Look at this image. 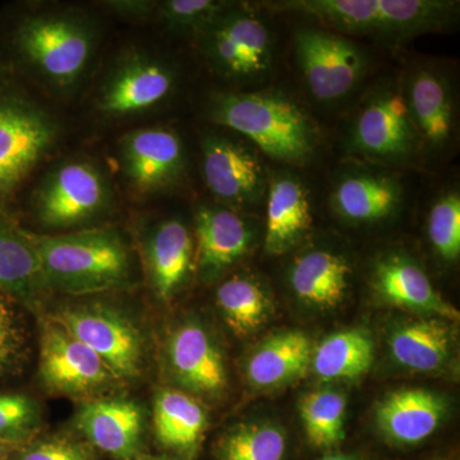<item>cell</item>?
<instances>
[{
    "instance_id": "6da1fadb",
    "label": "cell",
    "mask_w": 460,
    "mask_h": 460,
    "mask_svg": "<svg viewBox=\"0 0 460 460\" xmlns=\"http://www.w3.org/2000/svg\"><path fill=\"white\" fill-rule=\"evenodd\" d=\"M205 111L210 122L238 133L275 162L301 166L319 154V127L281 91H219L208 96Z\"/></svg>"
},
{
    "instance_id": "7a4b0ae2",
    "label": "cell",
    "mask_w": 460,
    "mask_h": 460,
    "mask_svg": "<svg viewBox=\"0 0 460 460\" xmlns=\"http://www.w3.org/2000/svg\"><path fill=\"white\" fill-rule=\"evenodd\" d=\"M263 8L314 18L332 31L398 45L456 25L453 0H283Z\"/></svg>"
},
{
    "instance_id": "3957f363",
    "label": "cell",
    "mask_w": 460,
    "mask_h": 460,
    "mask_svg": "<svg viewBox=\"0 0 460 460\" xmlns=\"http://www.w3.org/2000/svg\"><path fill=\"white\" fill-rule=\"evenodd\" d=\"M31 239L48 292L98 295L123 289L135 280L131 248L114 226L66 234L31 233Z\"/></svg>"
},
{
    "instance_id": "277c9868",
    "label": "cell",
    "mask_w": 460,
    "mask_h": 460,
    "mask_svg": "<svg viewBox=\"0 0 460 460\" xmlns=\"http://www.w3.org/2000/svg\"><path fill=\"white\" fill-rule=\"evenodd\" d=\"M193 39L206 66L226 83L256 86L266 83L277 66L271 18L250 3L230 2Z\"/></svg>"
},
{
    "instance_id": "5b68a950",
    "label": "cell",
    "mask_w": 460,
    "mask_h": 460,
    "mask_svg": "<svg viewBox=\"0 0 460 460\" xmlns=\"http://www.w3.org/2000/svg\"><path fill=\"white\" fill-rule=\"evenodd\" d=\"M344 150L353 159L395 171L423 164L401 77L378 78L363 93L348 120Z\"/></svg>"
},
{
    "instance_id": "8992f818",
    "label": "cell",
    "mask_w": 460,
    "mask_h": 460,
    "mask_svg": "<svg viewBox=\"0 0 460 460\" xmlns=\"http://www.w3.org/2000/svg\"><path fill=\"white\" fill-rule=\"evenodd\" d=\"M14 44L27 66L51 89H74L95 57L99 31L75 11H41L21 21Z\"/></svg>"
},
{
    "instance_id": "52a82bcc",
    "label": "cell",
    "mask_w": 460,
    "mask_h": 460,
    "mask_svg": "<svg viewBox=\"0 0 460 460\" xmlns=\"http://www.w3.org/2000/svg\"><path fill=\"white\" fill-rule=\"evenodd\" d=\"M299 77L323 105L344 102L365 83L371 57L356 39L325 27H302L293 38Z\"/></svg>"
},
{
    "instance_id": "ba28073f",
    "label": "cell",
    "mask_w": 460,
    "mask_h": 460,
    "mask_svg": "<svg viewBox=\"0 0 460 460\" xmlns=\"http://www.w3.org/2000/svg\"><path fill=\"white\" fill-rule=\"evenodd\" d=\"M401 84L423 163L445 159L458 137V102L452 74L441 63L420 59L408 66Z\"/></svg>"
},
{
    "instance_id": "9c48e42d",
    "label": "cell",
    "mask_w": 460,
    "mask_h": 460,
    "mask_svg": "<svg viewBox=\"0 0 460 460\" xmlns=\"http://www.w3.org/2000/svg\"><path fill=\"white\" fill-rule=\"evenodd\" d=\"M53 321L98 354L122 383L142 374L144 335L135 321L117 305L107 302L69 305Z\"/></svg>"
},
{
    "instance_id": "30bf717a",
    "label": "cell",
    "mask_w": 460,
    "mask_h": 460,
    "mask_svg": "<svg viewBox=\"0 0 460 460\" xmlns=\"http://www.w3.org/2000/svg\"><path fill=\"white\" fill-rule=\"evenodd\" d=\"M113 192L104 172L89 160L60 163L36 189L33 204L47 228L68 229L98 219L111 208Z\"/></svg>"
},
{
    "instance_id": "8fae6325",
    "label": "cell",
    "mask_w": 460,
    "mask_h": 460,
    "mask_svg": "<svg viewBox=\"0 0 460 460\" xmlns=\"http://www.w3.org/2000/svg\"><path fill=\"white\" fill-rule=\"evenodd\" d=\"M330 210L341 222L374 226L395 219L408 201L404 177L395 169L353 159L341 166L330 187Z\"/></svg>"
},
{
    "instance_id": "7c38bea8",
    "label": "cell",
    "mask_w": 460,
    "mask_h": 460,
    "mask_svg": "<svg viewBox=\"0 0 460 460\" xmlns=\"http://www.w3.org/2000/svg\"><path fill=\"white\" fill-rule=\"evenodd\" d=\"M59 136L56 118L40 105L0 96V196L8 195L50 153Z\"/></svg>"
},
{
    "instance_id": "4fadbf2b",
    "label": "cell",
    "mask_w": 460,
    "mask_h": 460,
    "mask_svg": "<svg viewBox=\"0 0 460 460\" xmlns=\"http://www.w3.org/2000/svg\"><path fill=\"white\" fill-rule=\"evenodd\" d=\"M201 164L206 186L220 204L241 211L266 201L270 174L261 153L250 142L206 133Z\"/></svg>"
},
{
    "instance_id": "5bb4252c",
    "label": "cell",
    "mask_w": 460,
    "mask_h": 460,
    "mask_svg": "<svg viewBox=\"0 0 460 460\" xmlns=\"http://www.w3.org/2000/svg\"><path fill=\"white\" fill-rule=\"evenodd\" d=\"M39 376L51 393L86 401L122 383L98 354L54 321L41 332Z\"/></svg>"
},
{
    "instance_id": "9a60e30c",
    "label": "cell",
    "mask_w": 460,
    "mask_h": 460,
    "mask_svg": "<svg viewBox=\"0 0 460 460\" xmlns=\"http://www.w3.org/2000/svg\"><path fill=\"white\" fill-rule=\"evenodd\" d=\"M174 66L145 51H129L117 60L96 93V109L119 118L153 111L177 89Z\"/></svg>"
},
{
    "instance_id": "2e32d148",
    "label": "cell",
    "mask_w": 460,
    "mask_h": 460,
    "mask_svg": "<svg viewBox=\"0 0 460 460\" xmlns=\"http://www.w3.org/2000/svg\"><path fill=\"white\" fill-rule=\"evenodd\" d=\"M120 166L127 183L140 195H156L177 186L186 172L183 141L166 127L127 133L120 140Z\"/></svg>"
},
{
    "instance_id": "e0dca14e",
    "label": "cell",
    "mask_w": 460,
    "mask_h": 460,
    "mask_svg": "<svg viewBox=\"0 0 460 460\" xmlns=\"http://www.w3.org/2000/svg\"><path fill=\"white\" fill-rule=\"evenodd\" d=\"M196 269L206 281L222 277L250 252L255 228L241 211L222 204L199 205L195 213Z\"/></svg>"
},
{
    "instance_id": "ac0fdd59",
    "label": "cell",
    "mask_w": 460,
    "mask_h": 460,
    "mask_svg": "<svg viewBox=\"0 0 460 460\" xmlns=\"http://www.w3.org/2000/svg\"><path fill=\"white\" fill-rule=\"evenodd\" d=\"M75 429L96 450L115 460L141 459L144 450V413L126 398H95L78 408Z\"/></svg>"
},
{
    "instance_id": "d6986e66",
    "label": "cell",
    "mask_w": 460,
    "mask_h": 460,
    "mask_svg": "<svg viewBox=\"0 0 460 460\" xmlns=\"http://www.w3.org/2000/svg\"><path fill=\"white\" fill-rule=\"evenodd\" d=\"M166 359L172 377L184 389L204 395H217L226 389L222 352L199 323H183L172 332Z\"/></svg>"
},
{
    "instance_id": "ffe728a7",
    "label": "cell",
    "mask_w": 460,
    "mask_h": 460,
    "mask_svg": "<svg viewBox=\"0 0 460 460\" xmlns=\"http://www.w3.org/2000/svg\"><path fill=\"white\" fill-rule=\"evenodd\" d=\"M371 283L374 292L387 304L435 314L443 320L459 319L458 310L441 298L425 270L404 252L395 251L375 261Z\"/></svg>"
},
{
    "instance_id": "44dd1931",
    "label": "cell",
    "mask_w": 460,
    "mask_h": 460,
    "mask_svg": "<svg viewBox=\"0 0 460 460\" xmlns=\"http://www.w3.org/2000/svg\"><path fill=\"white\" fill-rule=\"evenodd\" d=\"M265 204V250L270 255H283L296 247L313 226L310 190L295 172H278L269 178Z\"/></svg>"
},
{
    "instance_id": "7402d4cb",
    "label": "cell",
    "mask_w": 460,
    "mask_h": 460,
    "mask_svg": "<svg viewBox=\"0 0 460 460\" xmlns=\"http://www.w3.org/2000/svg\"><path fill=\"white\" fill-rule=\"evenodd\" d=\"M144 253L151 287L163 301L177 295L196 269L192 234L178 217L163 220L150 230Z\"/></svg>"
},
{
    "instance_id": "603a6c76",
    "label": "cell",
    "mask_w": 460,
    "mask_h": 460,
    "mask_svg": "<svg viewBox=\"0 0 460 460\" xmlns=\"http://www.w3.org/2000/svg\"><path fill=\"white\" fill-rule=\"evenodd\" d=\"M352 277L349 259L329 247L308 248L296 257L289 269V284L296 298L323 310L344 301Z\"/></svg>"
},
{
    "instance_id": "cb8c5ba5",
    "label": "cell",
    "mask_w": 460,
    "mask_h": 460,
    "mask_svg": "<svg viewBox=\"0 0 460 460\" xmlns=\"http://www.w3.org/2000/svg\"><path fill=\"white\" fill-rule=\"evenodd\" d=\"M447 405L440 396L423 389L392 393L378 404V429L398 445L422 443L443 422Z\"/></svg>"
},
{
    "instance_id": "d4e9b609",
    "label": "cell",
    "mask_w": 460,
    "mask_h": 460,
    "mask_svg": "<svg viewBox=\"0 0 460 460\" xmlns=\"http://www.w3.org/2000/svg\"><path fill=\"white\" fill-rule=\"evenodd\" d=\"M0 292L38 308L48 292L31 233L0 213Z\"/></svg>"
},
{
    "instance_id": "484cf974",
    "label": "cell",
    "mask_w": 460,
    "mask_h": 460,
    "mask_svg": "<svg viewBox=\"0 0 460 460\" xmlns=\"http://www.w3.org/2000/svg\"><path fill=\"white\" fill-rule=\"evenodd\" d=\"M314 347L302 332L289 330L266 339L247 362V377L256 387L284 385L304 376L313 363Z\"/></svg>"
},
{
    "instance_id": "4316f807",
    "label": "cell",
    "mask_w": 460,
    "mask_h": 460,
    "mask_svg": "<svg viewBox=\"0 0 460 460\" xmlns=\"http://www.w3.org/2000/svg\"><path fill=\"white\" fill-rule=\"evenodd\" d=\"M154 432L166 450L193 456L204 438L208 419L202 405L180 390H160L154 401Z\"/></svg>"
},
{
    "instance_id": "83f0119b",
    "label": "cell",
    "mask_w": 460,
    "mask_h": 460,
    "mask_svg": "<svg viewBox=\"0 0 460 460\" xmlns=\"http://www.w3.org/2000/svg\"><path fill=\"white\" fill-rule=\"evenodd\" d=\"M450 334L443 319L410 321L399 325L390 335V353L396 363L410 370H441L452 352Z\"/></svg>"
},
{
    "instance_id": "f1b7e54d",
    "label": "cell",
    "mask_w": 460,
    "mask_h": 460,
    "mask_svg": "<svg viewBox=\"0 0 460 460\" xmlns=\"http://www.w3.org/2000/svg\"><path fill=\"white\" fill-rule=\"evenodd\" d=\"M375 344L363 329L330 335L314 350V370L323 380H352L370 370Z\"/></svg>"
},
{
    "instance_id": "f546056e",
    "label": "cell",
    "mask_w": 460,
    "mask_h": 460,
    "mask_svg": "<svg viewBox=\"0 0 460 460\" xmlns=\"http://www.w3.org/2000/svg\"><path fill=\"white\" fill-rule=\"evenodd\" d=\"M215 304L237 335H248L259 329L270 308L261 283L247 275H233L224 280L215 293Z\"/></svg>"
},
{
    "instance_id": "4dcf8cb0",
    "label": "cell",
    "mask_w": 460,
    "mask_h": 460,
    "mask_svg": "<svg viewBox=\"0 0 460 460\" xmlns=\"http://www.w3.org/2000/svg\"><path fill=\"white\" fill-rule=\"evenodd\" d=\"M345 408L341 393L319 390L301 402V417L308 441L319 449H332L344 440Z\"/></svg>"
},
{
    "instance_id": "1f68e13d",
    "label": "cell",
    "mask_w": 460,
    "mask_h": 460,
    "mask_svg": "<svg viewBox=\"0 0 460 460\" xmlns=\"http://www.w3.org/2000/svg\"><path fill=\"white\" fill-rule=\"evenodd\" d=\"M284 432L268 423L239 426L224 435L217 447V460H284Z\"/></svg>"
},
{
    "instance_id": "d6a6232c",
    "label": "cell",
    "mask_w": 460,
    "mask_h": 460,
    "mask_svg": "<svg viewBox=\"0 0 460 460\" xmlns=\"http://www.w3.org/2000/svg\"><path fill=\"white\" fill-rule=\"evenodd\" d=\"M426 233L436 256L456 262L460 255V192L458 187L435 196L426 217Z\"/></svg>"
},
{
    "instance_id": "836d02e7",
    "label": "cell",
    "mask_w": 460,
    "mask_h": 460,
    "mask_svg": "<svg viewBox=\"0 0 460 460\" xmlns=\"http://www.w3.org/2000/svg\"><path fill=\"white\" fill-rule=\"evenodd\" d=\"M41 411L27 395L0 393V443L22 447L40 434Z\"/></svg>"
},
{
    "instance_id": "e575fe53",
    "label": "cell",
    "mask_w": 460,
    "mask_h": 460,
    "mask_svg": "<svg viewBox=\"0 0 460 460\" xmlns=\"http://www.w3.org/2000/svg\"><path fill=\"white\" fill-rule=\"evenodd\" d=\"M229 3L226 0H165L157 2L156 14L166 31L195 38Z\"/></svg>"
},
{
    "instance_id": "d590c367",
    "label": "cell",
    "mask_w": 460,
    "mask_h": 460,
    "mask_svg": "<svg viewBox=\"0 0 460 460\" xmlns=\"http://www.w3.org/2000/svg\"><path fill=\"white\" fill-rule=\"evenodd\" d=\"M11 460H96V450L84 438L72 435L36 436L18 447Z\"/></svg>"
},
{
    "instance_id": "8d00e7d4",
    "label": "cell",
    "mask_w": 460,
    "mask_h": 460,
    "mask_svg": "<svg viewBox=\"0 0 460 460\" xmlns=\"http://www.w3.org/2000/svg\"><path fill=\"white\" fill-rule=\"evenodd\" d=\"M23 335L17 313L0 316V376L20 365Z\"/></svg>"
},
{
    "instance_id": "74e56055",
    "label": "cell",
    "mask_w": 460,
    "mask_h": 460,
    "mask_svg": "<svg viewBox=\"0 0 460 460\" xmlns=\"http://www.w3.org/2000/svg\"><path fill=\"white\" fill-rule=\"evenodd\" d=\"M104 4L114 14L128 20H145L156 13L157 8V2L150 0H111L105 2Z\"/></svg>"
},
{
    "instance_id": "f35d334b",
    "label": "cell",
    "mask_w": 460,
    "mask_h": 460,
    "mask_svg": "<svg viewBox=\"0 0 460 460\" xmlns=\"http://www.w3.org/2000/svg\"><path fill=\"white\" fill-rule=\"evenodd\" d=\"M12 314H16V310H14L13 305L9 301V296L0 292V316Z\"/></svg>"
},
{
    "instance_id": "ab89813d",
    "label": "cell",
    "mask_w": 460,
    "mask_h": 460,
    "mask_svg": "<svg viewBox=\"0 0 460 460\" xmlns=\"http://www.w3.org/2000/svg\"><path fill=\"white\" fill-rule=\"evenodd\" d=\"M18 447H17V445L0 443V460H11Z\"/></svg>"
},
{
    "instance_id": "60d3db41",
    "label": "cell",
    "mask_w": 460,
    "mask_h": 460,
    "mask_svg": "<svg viewBox=\"0 0 460 460\" xmlns=\"http://www.w3.org/2000/svg\"><path fill=\"white\" fill-rule=\"evenodd\" d=\"M321 460H361L356 458L354 456H349V454L344 453H330L328 456H323Z\"/></svg>"
},
{
    "instance_id": "b9f144b4",
    "label": "cell",
    "mask_w": 460,
    "mask_h": 460,
    "mask_svg": "<svg viewBox=\"0 0 460 460\" xmlns=\"http://www.w3.org/2000/svg\"><path fill=\"white\" fill-rule=\"evenodd\" d=\"M138 460H181L177 458H141Z\"/></svg>"
},
{
    "instance_id": "7bdbcfd3",
    "label": "cell",
    "mask_w": 460,
    "mask_h": 460,
    "mask_svg": "<svg viewBox=\"0 0 460 460\" xmlns=\"http://www.w3.org/2000/svg\"><path fill=\"white\" fill-rule=\"evenodd\" d=\"M3 80H4V68L0 66V83H2Z\"/></svg>"
}]
</instances>
